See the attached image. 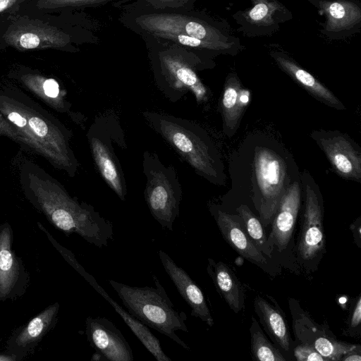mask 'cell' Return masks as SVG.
<instances>
[{
    "mask_svg": "<svg viewBox=\"0 0 361 361\" xmlns=\"http://www.w3.org/2000/svg\"><path fill=\"white\" fill-rule=\"evenodd\" d=\"M126 28L139 36L147 35L155 39L176 44L212 58L219 55L235 56L245 47L231 33L224 21L204 11H152L123 10L118 18Z\"/></svg>",
    "mask_w": 361,
    "mask_h": 361,
    "instance_id": "obj_1",
    "label": "cell"
},
{
    "mask_svg": "<svg viewBox=\"0 0 361 361\" xmlns=\"http://www.w3.org/2000/svg\"><path fill=\"white\" fill-rule=\"evenodd\" d=\"M94 22L73 13H15L0 20V49L18 51L55 49L76 53L85 44H97Z\"/></svg>",
    "mask_w": 361,
    "mask_h": 361,
    "instance_id": "obj_2",
    "label": "cell"
},
{
    "mask_svg": "<svg viewBox=\"0 0 361 361\" xmlns=\"http://www.w3.org/2000/svg\"><path fill=\"white\" fill-rule=\"evenodd\" d=\"M26 195L33 206L55 228L68 236L75 233L90 244L102 248L113 240L111 221L94 208L71 197L59 183L49 177L29 173Z\"/></svg>",
    "mask_w": 361,
    "mask_h": 361,
    "instance_id": "obj_3",
    "label": "cell"
},
{
    "mask_svg": "<svg viewBox=\"0 0 361 361\" xmlns=\"http://www.w3.org/2000/svg\"><path fill=\"white\" fill-rule=\"evenodd\" d=\"M0 128L75 176L78 162L69 145L71 133L49 116L18 99L0 95Z\"/></svg>",
    "mask_w": 361,
    "mask_h": 361,
    "instance_id": "obj_4",
    "label": "cell"
},
{
    "mask_svg": "<svg viewBox=\"0 0 361 361\" xmlns=\"http://www.w3.org/2000/svg\"><path fill=\"white\" fill-rule=\"evenodd\" d=\"M140 37L145 44L154 83L165 97L176 102L192 93L198 104L208 100V89L198 72L212 68L213 58L150 35Z\"/></svg>",
    "mask_w": 361,
    "mask_h": 361,
    "instance_id": "obj_5",
    "label": "cell"
},
{
    "mask_svg": "<svg viewBox=\"0 0 361 361\" xmlns=\"http://www.w3.org/2000/svg\"><path fill=\"white\" fill-rule=\"evenodd\" d=\"M146 123L178 154L196 173L212 183H220L215 149L204 130L196 123L173 115L145 111Z\"/></svg>",
    "mask_w": 361,
    "mask_h": 361,
    "instance_id": "obj_6",
    "label": "cell"
},
{
    "mask_svg": "<svg viewBox=\"0 0 361 361\" xmlns=\"http://www.w3.org/2000/svg\"><path fill=\"white\" fill-rule=\"evenodd\" d=\"M152 279L154 286H130L111 279L109 283L132 316L189 350L190 347L175 333L189 331L186 314L175 309L157 277L154 275Z\"/></svg>",
    "mask_w": 361,
    "mask_h": 361,
    "instance_id": "obj_7",
    "label": "cell"
},
{
    "mask_svg": "<svg viewBox=\"0 0 361 361\" xmlns=\"http://www.w3.org/2000/svg\"><path fill=\"white\" fill-rule=\"evenodd\" d=\"M146 178L144 196L153 218L164 228L173 231L179 215L183 190L173 166L164 164L158 155L145 151L142 155Z\"/></svg>",
    "mask_w": 361,
    "mask_h": 361,
    "instance_id": "obj_8",
    "label": "cell"
},
{
    "mask_svg": "<svg viewBox=\"0 0 361 361\" xmlns=\"http://www.w3.org/2000/svg\"><path fill=\"white\" fill-rule=\"evenodd\" d=\"M87 138L102 178L120 200L124 201L127 195L126 181L114 147L116 142L126 141L118 116L111 111L97 116L87 130Z\"/></svg>",
    "mask_w": 361,
    "mask_h": 361,
    "instance_id": "obj_9",
    "label": "cell"
},
{
    "mask_svg": "<svg viewBox=\"0 0 361 361\" xmlns=\"http://www.w3.org/2000/svg\"><path fill=\"white\" fill-rule=\"evenodd\" d=\"M255 175L259 195V214L262 224L270 223L287 188L286 166L282 158L267 147L255 151Z\"/></svg>",
    "mask_w": 361,
    "mask_h": 361,
    "instance_id": "obj_10",
    "label": "cell"
},
{
    "mask_svg": "<svg viewBox=\"0 0 361 361\" xmlns=\"http://www.w3.org/2000/svg\"><path fill=\"white\" fill-rule=\"evenodd\" d=\"M300 180L305 203L298 250L303 259H312L324 245L322 205L318 185L309 172L304 171Z\"/></svg>",
    "mask_w": 361,
    "mask_h": 361,
    "instance_id": "obj_11",
    "label": "cell"
},
{
    "mask_svg": "<svg viewBox=\"0 0 361 361\" xmlns=\"http://www.w3.org/2000/svg\"><path fill=\"white\" fill-rule=\"evenodd\" d=\"M295 336L300 344L313 347L327 360H341L356 345L337 341L326 327L317 324L293 300H289Z\"/></svg>",
    "mask_w": 361,
    "mask_h": 361,
    "instance_id": "obj_12",
    "label": "cell"
},
{
    "mask_svg": "<svg viewBox=\"0 0 361 361\" xmlns=\"http://www.w3.org/2000/svg\"><path fill=\"white\" fill-rule=\"evenodd\" d=\"M315 140L326 154L333 170L343 178L361 181V153L346 135L324 130L312 132Z\"/></svg>",
    "mask_w": 361,
    "mask_h": 361,
    "instance_id": "obj_13",
    "label": "cell"
},
{
    "mask_svg": "<svg viewBox=\"0 0 361 361\" xmlns=\"http://www.w3.org/2000/svg\"><path fill=\"white\" fill-rule=\"evenodd\" d=\"M13 230L5 222L0 225V302L15 300L27 290L30 276L23 259L13 250Z\"/></svg>",
    "mask_w": 361,
    "mask_h": 361,
    "instance_id": "obj_14",
    "label": "cell"
},
{
    "mask_svg": "<svg viewBox=\"0 0 361 361\" xmlns=\"http://www.w3.org/2000/svg\"><path fill=\"white\" fill-rule=\"evenodd\" d=\"M250 1V8L233 15L239 31L245 36L271 35L293 18L292 13L278 0Z\"/></svg>",
    "mask_w": 361,
    "mask_h": 361,
    "instance_id": "obj_15",
    "label": "cell"
},
{
    "mask_svg": "<svg viewBox=\"0 0 361 361\" xmlns=\"http://www.w3.org/2000/svg\"><path fill=\"white\" fill-rule=\"evenodd\" d=\"M59 307V303L56 302L25 324L16 329L6 341V353L13 356L16 361H21L32 354L57 324Z\"/></svg>",
    "mask_w": 361,
    "mask_h": 361,
    "instance_id": "obj_16",
    "label": "cell"
},
{
    "mask_svg": "<svg viewBox=\"0 0 361 361\" xmlns=\"http://www.w3.org/2000/svg\"><path fill=\"white\" fill-rule=\"evenodd\" d=\"M325 16L322 33L331 39L346 37L360 31L361 7L355 0H309Z\"/></svg>",
    "mask_w": 361,
    "mask_h": 361,
    "instance_id": "obj_17",
    "label": "cell"
},
{
    "mask_svg": "<svg viewBox=\"0 0 361 361\" xmlns=\"http://www.w3.org/2000/svg\"><path fill=\"white\" fill-rule=\"evenodd\" d=\"M85 334L90 345L106 361H133V350L122 332L109 319L87 317Z\"/></svg>",
    "mask_w": 361,
    "mask_h": 361,
    "instance_id": "obj_18",
    "label": "cell"
},
{
    "mask_svg": "<svg viewBox=\"0 0 361 361\" xmlns=\"http://www.w3.org/2000/svg\"><path fill=\"white\" fill-rule=\"evenodd\" d=\"M161 263L182 298L191 309V316L200 319L210 327L214 319L200 287L189 274L165 252L158 251Z\"/></svg>",
    "mask_w": 361,
    "mask_h": 361,
    "instance_id": "obj_19",
    "label": "cell"
},
{
    "mask_svg": "<svg viewBox=\"0 0 361 361\" xmlns=\"http://www.w3.org/2000/svg\"><path fill=\"white\" fill-rule=\"evenodd\" d=\"M301 188L297 181L289 185L274 214L272 229L268 242L273 248L276 246L281 252L288 245L300 209Z\"/></svg>",
    "mask_w": 361,
    "mask_h": 361,
    "instance_id": "obj_20",
    "label": "cell"
},
{
    "mask_svg": "<svg viewBox=\"0 0 361 361\" xmlns=\"http://www.w3.org/2000/svg\"><path fill=\"white\" fill-rule=\"evenodd\" d=\"M270 55L281 70L315 99L330 107L338 110L345 109L342 102L331 91L288 54L283 51L274 50L270 52Z\"/></svg>",
    "mask_w": 361,
    "mask_h": 361,
    "instance_id": "obj_21",
    "label": "cell"
},
{
    "mask_svg": "<svg viewBox=\"0 0 361 361\" xmlns=\"http://www.w3.org/2000/svg\"><path fill=\"white\" fill-rule=\"evenodd\" d=\"M249 99L250 92L242 87L238 75L230 73L225 81L220 101L224 133L228 137L236 132Z\"/></svg>",
    "mask_w": 361,
    "mask_h": 361,
    "instance_id": "obj_22",
    "label": "cell"
},
{
    "mask_svg": "<svg viewBox=\"0 0 361 361\" xmlns=\"http://www.w3.org/2000/svg\"><path fill=\"white\" fill-rule=\"evenodd\" d=\"M215 219L222 236L233 249L252 262L267 264V259L255 246L235 216L217 210Z\"/></svg>",
    "mask_w": 361,
    "mask_h": 361,
    "instance_id": "obj_23",
    "label": "cell"
},
{
    "mask_svg": "<svg viewBox=\"0 0 361 361\" xmlns=\"http://www.w3.org/2000/svg\"><path fill=\"white\" fill-rule=\"evenodd\" d=\"M84 279L97 290L123 319L135 336L139 339L145 348L153 355L157 361H172L163 351L159 339L149 331L148 327L125 310L116 301L114 300L95 279L88 272Z\"/></svg>",
    "mask_w": 361,
    "mask_h": 361,
    "instance_id": "obj_24",
    "label": "cell"
},
{
    "mask_svg": "<svg viewBox=\"0 0 361 361\" xmlns=\"http://www.w3.org/2000/svg\"><path fill=\"white\" fill-rule=\"evenodd\" d=\"M207 271L216 290L235 313L244 307L243 287L233 271L224 262L208 259Z\"/></svg>",
    "mask_w": 361,
    "mask_h": 361,
    "instance_id": "obj_25",
    "label": "cell"
},
{
    "mask_svg": "<svg viewBox=\"0 0 361 361\" xmlns=\"http://www.w3.org/2000/svg\"><path fill=\"white\" fill-rule=\"evenodd\" d=\"M254 310L272 341L288 351L290 338L288 325L280 311L258 295L254 300Z\"/></svg>",
    "mask_w": 361,
    "mask_h": 361,
    "instance_id": "obj_26",
    "label": "cell"
},
{
    "mask_svg": "<svg viewBox=\"0 0 361 361\" xmlns=\"http://www.w3.org/2000/svg\"><path fill=\"white\" fill-rule=\"evenodd\" d=\"M120 0H29L16 13L42 15L73 13L85 8L112 4Z\"/></svg>",
    "mask_w": 361,
    "mask_h": 361,
    "instance_id": "obj_27",
    "label": "cell"
},
{
    "mask_svg": "<svg viewBox=\"0 0 361 361\" xmlns=\"http://www.w3.org/2000/svg\"><path fill=\"white\" fill-rule=\"evenodd\" d=\"M197 0H120L111 5L123 10L152 11H191Z\"/></svg>",
    "mask_w": 361,
    "mask_h": 361,
    "instance_id": "obj_28",
    "label": "cell"
},
{
    "mask_svg": "<svg viewBox=\"0 0 361 361\" xmlns=\"http://www.w3.org/2000/svg\"><path fill=\"white\" fill-rule=\"evenodd\" d=\"M250 332L251 353L254 360L259 361H286L280 351L267 338L259 323L253 317H252Z\"/></svg>",
    "mask_w": 361,
    "mask_h": 361,
    "instance_id": "obj_29",
    "label": "cell"
},
{
    "mask_svg": "<svg viewBox=\"0 0 361 361\" xmlns=\"http://www.w3.org/2000/svg\"><path fill=\"white\" fill-rule=\"evenodd\" d=\"M237 212L245 224V229L255 246L262 253L271 257L272 247L263 229L260 221L246 205H240Z\"/></svg>",
    "mask_w": 361,
    "mask_h": 361,
    "instance_id": "obj_30",
    "label": "cell"
},
{
    "mask_svg": "<svg viewBox=\"0 0 361 361\" xmlns=\"http://www.w3.org/2000/svg\"><path fill=\"white\" fill-rule=\"evenodd\" d=\"M294 356L298 361H326L313 347L300 344L295 347Z\"/></svg>",
    "mask_w": 361,
    "mask_h": 361,
    "instance_id": "obj_31",
    "label": "cell"
},
{
    "mask_svg": "<svg viewBox=\"0 0 361 361\" xmlns=\"http://www.w3.org/2000/svg\"><path fill=\"white\" fill-rule=\"evenodd\" d=\"M29 0H0V20L19 11Z\"/></svg>",
    "mask_w": 361,
    "mask_h": 361,
    "instance_id": "obj_32",
    "label": "cell"
},
{
    "mask_svg": "<svg viewBox=\"0 0 361 361\" xmlns=\"http://www.w3.org/2000/svg\"><path fill=\"white\" fill-rule=\"evenodd\" d=\"M42 90L44 94L49 98H57L59 95V86L58 82L52 78L44 79L42 81Z\"/></svg>",
    "mask_w": 361,
    "mask_h": 361,
    "instance_id": "obj_33",
    "label": "cell"
},
{
    "mask_svg": "<svg viewBox=\"0 0 361 361\" xmlns=\"http://www.w3.org/2000/svg\"><path fill=\"white\" fill-rule=\"evenodd\" d=\"M361 322V298L359 297L355 306L354 307L353 312L352 313V317L350 319V328L356 329L359 326Z\"/></svg>",
    "mask_w": 361,
    "mask_h": 361,
    "instance_id": "obj_34",
    "label": "cell"
},
{
    "mask_svg": "<svg viewBox=\"0 0 361 361\" xmlns=\"http://www.w3.org/2000/svg\"><path fill=\"white\" fill-rule=\"evenodd\" d=\"M343 361H360V346L356 345L353 350L346 353L341 359Z\"/></svg>",
    "mask_w": 361,
    "mask_h": 361,
    "instance_id": "obj_35",
    "label": "cell"
},
{
    "mask_svg": "<svg viewBox=\"0 0 361 361\" xmlns=\"http://www.w3.org/2000/svg\"><path fill=\"white\" fill-rule=\"evenodd\" d=\"M106 361L105 358L102 356V354L95 351L91 357V361Z\"/></svg>",
    "mask_w": 361,
    "mask_h": 361,
    "instance_id": "obj_36",
    "label": "cell"
},
{
    "mask_svg": "<svg viewBox=\"0 0 361 361\" xmlns=\"http://www.w3.org/2000/svg\"><path fill=\"white\" fill-rule=\"evenodd\" d=\"M0 361H16L15 358L8 353H0Z\"/></svg>",
    "mask_w": 361,
    "mask_h": 361,
    "instance_id": "obj_37",
    "label": "cell"
}]
</instances>
